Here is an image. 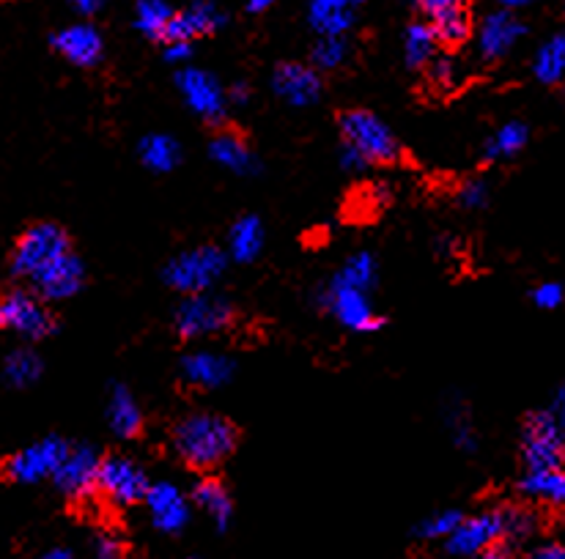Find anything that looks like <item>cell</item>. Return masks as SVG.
Listing matches in <instances>:
<instances>
[{
	"instance_id": "obj_39",
	"label": "cell",
	"mask_w": 565,
	"mask_h": 559,
	"mask_svg": "<svg viewBox=\"0 0 565 559\" xmlns=\"http://www.w3.org/2000/svg\"><path fill=\"white\" fill-rule=\"evenodd\" d=\"M533 302L539 304L541 310H555L565 302V288L561 282H541L533 291Z\"/></svg>"
},
{
	"instance_id": "obj_18",
	"label": "cell",
	"mask_w": 565,
	"mask_h": 559,
	"mask_svg": "<svg viewBox=\"0 0 565 559\" xmlns=\"http://www.w3.org/2000/svg\"><path fill=\"white\" fill-rule=\"evenodd\" d=\"M33 293L39 299H47V302H64V299L75 297L83 286V264L77 261V256H64L58 261H53L50 267H44L42 272L33 275Z\"/></svg>"
},
{
	"instance_id": "obj_24",
	"label": "cell",
	"mask_w": 565,
	"mask_h": 559,
	"mask_svg": "<svg viewBox=\"0 0 565 559\" xmlns=\"http://www.w3.org/2000/svg\"><path fill=\"white\" fill-rule=\"evenodd\" d=\"M107 422H110L113 433L121 439L135 437L143 428V415H140V406L135 404L132 393H129L124 384H113L110 387V400H107Z\"/></svg>"
},
{
	"instance_id": "obj_19",
	"label": "cell",
	"mask_w": 565,
	"mask_h": 559,
	"mask_svg": "<svg viewBox=\"0 0 565 559\" xmlns=\"http://www.w3.org/2000/svg\"><path fill=\"white\" fill-rule=\"evenodd\" d=\"M55 53L64 55L70 64L75 66H94L102 61L105 53V42H102V33L96 31L88 22H75V25H66L64 31H58L53 36Z\"/></svg>"
},
{
	"instance_id": "obj_41",
	"label": "cell",
	"mask_w": 565,
	"mask_h": 559,
	"mask_svg": "<svg viewBox=\"0 0 565 559\" xmlns=\"http://www.w3.org/2000/svg\"><path fill=\"white\" fill-rule=\"evenodd\" d=\"M121 557H124L121 540L113 538V535H99V540H96V559H121Z\"/></svg>"
},
{
	"instance_id": "obj_30",
	"label": "cell",
	"mask_w": 565,
	"mask_h": 559,
	"mask_svg": "<svg viewBox=\"0 0 565 559\" xmlns=\"http://www.w3.org/2000/svg\"><path fill=\"white\" fill-rule=\"evenodd\" d=\"M522 494L533 502L565 507V469L557 472H527L522 480Z\"/></svg>"
},
{
	"instance_id": "obj_27",
	"label": "cell",
	"mask_w": 565,
	"mask_h": 559,
	"mask_svg": "<svg viewBox=\"0 0 565 559\" xmlns=\"http://www.w3.org/2000/svg\"><path fill=\"white\" fill-rule=\"evenodd\" d=\"M138 151L143 165L154 173H171L179 165V160H182V146H179V140L162 132L146 135L140 140Z\"/></svg>"
},
{
	"instance_id": "obj_15",
	"label": "cell",
	"mask_w": 565,
	"mask_h": 559,
	"mask_svg": "<svg viewBox=\"0 0 565 559\" xmlns=\"http://www.w3.org/2000/svg\"><path fill=\"white\" fill-rule=\"evenodd\" d=\"M524 36V22L513 11L497 9L480 22L478 31V53L486 61L505 58L513 44Z\"/></svg>"
},
{
	"instance_id": "obj_7",
	"label": "cell",
	"mask_w": 565,
	"mask_h": 559,
	"mask_svg": "<svg viewBox=\"0 0 565 559\" xmlns=\"http://www.w3.org/2000/svg\"><path fill=\"white\" fill-rule=\"evenodd\" d=\"M149 488V477H146L143 469L135 464L132 459H127V455H107V459H102L96 491L105 499H110L113 505L129 507L138 505V502H146Z\"/></svg>"
},
{
	"instance_id": "obj_40",
	"label": "cell",
	"mask_w": 565,
	"mask_h": 559,
	"mask_svg": "<svg viewBox=\"0 0 565 559\" xmlns=\"http://www.w3.org/2000/svg\"><path fill=\"white\" fill-rule=\"evenodd\" d=\"M456 64L450 58H437L431 66H428V77H431L434 86L439 88H454L456 83Z\"/></svg>"
},
{
	"instance_id": "obj_23",
	"label": "cell",
	"mask_w": 565,
	"mask_h": 559,
	"mask_svg": "<svg viewBox=\"0 0 565 559\" xmlns=\"http://www.w3.org/2000/svg\"><path fill=\"white\" fill-rule=\"evenodd\" d=\"M209 154H212V160L217 162L220 168L236 173V176H250L258 168L256 154L250 151V146H247L245 140H242V135H236L234 129L214 135L212 143H209Z\"/></svg>"
},
{
	"instance_id": "obj_25",
	"label": "cell",
	"mask_w": 565,
	"mask_h": 559,
	"mask_svg": "<svg viewBox=\"0 0 565 559\" xmlns=\"http://www.w3.org/2000/svg\"><path fill=\"white\" fill-rule=\"evenodd\" d=\"M264 247V225L256 214H245L228 230V252L236 264L256 261Z\"/></svg>"
},
{
	"instance_id": "obj_50",
	"label": "cell",
	"mask_w": 565,
	"mask_h": 559,
	"mask_svg": "<svg viewBox=\"0 0 565 559\" xmlns=\"http://www.w3.org/2000/svg\"><path fill=\"white\" fill-rule=\"evenodd\" d=\"M269 9V0H256V3L247 6V14H262V11Z\"/></svg>"
},
{
	"instance_id": "obj_47",
	"label": "cell",
	"mask_w": 565,
	"mask_h": 559,
	"mask_svg": "<svg viewBox=\"0 0 565 559\" xmlns=\"http://www.w3.org/2000/svg\"><path fill=\"white\" fill-rule=\"evenodd\" d=\"M478 559H511V551H508L502 544H497V546H491L489 551H483Z\"/></svg>"
},
{
	"instance_id": "obj_34",
	"label": "cell",
	"mask_w": 565,
	"mask_h": 559,
	"mask_svg": "<svg viewBox=\"0 0 565 559\" xmlns=\"http://www.w3.org/2000/svg\"><path fill=\"white\" fill-rule=\"evenodd\" d=\"M379 269H376V258L371 252H358V256L349 258L343 264L341 272L335 275V280L347 282V286L360 288V291H371L376 286Z\"/></svg>"
},
{
	"instance_id": "obj_32",
	"label": "cell",
	"mask_w": 565,
	"mask_h": 559,
	"mask_svg": "<svg viewBox=\"0 0 565 559\" xmlns=\"http://www.w3.org/2000/svg\"><path fill=\"white\" fill-rule=\"evenodd\" d=\"M177 11L166 0H143L135 9V28L149 39H166Z\"/></svg>"
},
{
	"instance_id": "obj_11",
	"label": "cell",
	"mask_w": 565,
	"mask_h": 559,
	"mask_svg": "<svg viewBox=\"0 0 565 559\" xmlns=\"http://www.w3.org/2000/svg\"><path fill=\"white\" fill-rule=\"evenodd\" d=\"M177 88L182 99L195 116H201L206 123H220L225 118V92L214 75L203 69H179L177 72Z\"/></svg>"
},
{
	"instance_id": "obj_37",
	"label": "cell",
	"mask_w": 565,
	"mask_h": 559,
	"mask_svg": "<svg viewBox=\"0 0 565 559\" xmlns=\"http://www.w3.org/2000/svg\"><path fill=\"white\" fill-rule=\"evenodd\" d=\"M502 513V527H505L508 540H524L527 535H533L535 529V516L524 507H508Z\"/></svg>"
},
{
	"instance_id": "obj_13",
	"label": "cell",
	"mask_w": 565,
	"mask_h": 559,
	"mask_svg": "<svg viewBox=\"0 0 565 559\" xmlns=\"http://www.w3.org/2000/svg\"><path fill=\"white\" fill-rule=\"evenodd\" d=\"M99 466L102 459L96 455L94 448L81 444L70 453V459L64 461V466L55 472L53 483L70 499H88V496L99 494L96 485H99Z\"/></svg>"
},
{
	"instance_id": "obj_17",
	"label": "cell",
	"mask_w": 565,
	"mask_h": 559,
	"mask_svg": "<svg viewBox=\"0 0 565 559\" xmlns=\"http://www.w3.org/2000/svg\"><path fill=\"white\" fill-rule=\"evenodd\" d=\"M273 88L286 105L310 107L321 99V77L313 66L305 64H280L273 75Z\"/></svg>"
},
{
	"instance_id": "obj_5",
	"label": "cell",
	"mask_w": 565,
	"mask_h": 559,
	"mask_svg": "<svg viewBox=\"0 0 565 559\" xmlns=\"http://www.w3.org/2000/svg\"><path fill=\"white\" fill-rule=\"evenodd\" d=\"M225 267H228V258L220 247H195V250L171 258V264L166 267V282L173 291H182L184 297L209 293V288L223 278Z\"/></svg>"
},
{
	"instance_id": "obj_3",
	"label": "cell",
	"mask_w": 565,
	"mask_h": 559,
	"mask_svg": "<svg viewBox=\"0 0 565 559\" xmlns=\"http://www.w3.org/2000/svg\"><path fill=\"white\" fill-rule=\"evenodd\" d=\"M338 127L349 146L358 151L369 165H387L398 157V140L387 123L369 110H347L338 118Z\"/></svg>"
},
{
	"instance_id": "obj_14",
	"label": "cell",
	"mask_w": 565,
	"mask_h": 559,
	"mask_svg": "<svg viewBox=\"0 0 565 559\" xmlns=\"http://www.w3.org/2000/svg\"><path fill=\"white\" fill-rule=\"evenodd\" d=\"M426 22L437 33L439 44L445 47H461L472 33V14L465 3L456 0H426L420 3Z\"/></svg>"
},
{
	"instance_id": "obj_31",
	"label": "cell",
	"mask_w": 565,
	"mask_h": 559,
	"mask_svg": "<svg viewBox=\"0 0 565 559\" xmlns=\"http://www.w3.org/2000/svg\"><path fill=\"white\" fill-rule=\"evenodd\" d=\"M527 127H524L522 121H508L502 123L500 129H497L494 135L489 138V143H486L483 149V157L489 162L494 160H511V157H516L519 151L527 146Z\"/></svg>"
},
{
	"instance_id": "obj_35",
	"label": "cell",
	"mask_w": 565,
	"mask_h": 559,
	"mask_svg": "<svg viewBox=\"0 0 565 559\" xmlns=\"http://www.w3.org/2000/svg\"><path fill=\"white\" fill-rule=\"evenodd\" d=\"M349 58V42L347 36H324L316 42V47L310 50V61H313L316 69H338V66L347 64Z\"/></svg>"
},
{
	"instance_id": "obj_1",
	"label": "cell",
	"mask_w": 565,
	"mask_h": 559,
	"mask_svg": "<svg viewBox=\"0 0 565 559\" xmlns=\"http://www.w3.org/2000/svg\"><path fill=\"white\" fill-rule=\"evenodd\" d=\"M173 450L192 469H214L236 448V428L212 411H195L173 426Z\"/></svg>"
},
{
	"instance_id": "obj_22",
	"label": "cell",
	"mask_w": 565,
	"mask_h": 559,
	"mask_svg": "<svg viewBox=\"0 0 565 559\" xmlns=\"http://www.w3.org/2000/svg\"><path fill=\"white\" fill-rule=\"evenodd\" d=\"M308 22L319 39L347 36L358 22V6L349 0H316L308 9Z\"/></svg>"
},
{
	"instance_id": "obj_8",
	"label": "cell",
	"mask_w": 565,
	"mask_h": 559,
	"mask_svg": "<svg viewBox=\"0 0 565 559\" xmlns=\"http://www.w3.org/2000/svg\"><path fill=\"white\" fill-rule=\"evenodd\" d=\"M0 324L25 341H42L55 330V319L44 308L42 299L31 291L14 288L0 302Z\"/></svg>"
},
{
	"instance_id": "obj_44",
	"label": "cell",
	"mask_w": 565,
	"mask_h": 559,
	"mask_svg": "<svg viewBox=\"0 0 565 559\" xmlns=\"http://www.w3.org/2000/svg\"><path fill=\"white\" fill-rule=\"evenodd\" d=\"M527 559H565V544L539 546Z\"/></svg>"
},
{
	"instance_id": "obj_9",
	"label": "cell",
	"mask_w": 565,
	"mask_h": 559,
	"mask_svg": "<svg viewBox=\"0 0 565 559\" xmlns=\"http://www.w3.org/2000/svg\"><path fill=\"white\" fill-rule=\"evenodd\" d=\"M72 448L61 437H47L42 442L31 444V448H22L20 453H14L6 464V474H9L14 483L31 485L39 483L44 477H55L64 461L70 459Z\"/></svg>"
},
{
	"instance_id": "obj_48",
	"label": "cell",
	"mask_w": 565,
	"mask_h": 559,
	"mask_svg": "<svg viewBox=\"0 0 565 559\" xmlns=\"http://www.w3.org/2000/svg\"><path fill=\"white\" fill-rule=\"evenodd\" d=\"M247 99H250V96H247V88L242 86V83H236V86L231 88V101H234V105H247Z\"/></svg>"
},
{
	"instance_id": "obj_6",
	"label": "cell",
	"mask_w": 565,
	"mask_h": 559,
	"mask_svg": "<svg viewBox=\"0 0 565 559\" xmlns=\"http://www.w3.org/2000/svg\"><path fill=\"white\" fill-rule=\"evenodd\" d=\"M231 321H234V308L223 297H214V293L184 297L177 313H173V326H177L179 337H184V341L217 335Z\"/></svg>"
},
{
	"instance_id": "obj_45",
	"label": "cell",
	"mask_w": 565,
	"mask_h": 559,
	"mask_svg": "<svg viewBox=\"0 0 565 559\" xmlns=\"http://www.w3.org/2000/svg\"><path fill=\"white\" fill-rule=\"evenodd\" d=\"M552 415L557 417V422H561L563 433H565V384L561 389H557V398H555V409H552Z\"/></svg>"
},
{
	"instance_id": "obj_38",
	"label": "cell",
	"mask_w": 565,
	"mask_h": 559,
	"mask_svg": "<svg viewBox=\"0 0 565 559\" xmlns=\"http://www.w3.org/2000/svg\"><path fill=\"white\" fill-rule=\"evenodd\" d=\"M486 201H489V184L483 179H470L465 186L459 190V203L465 208H483Z\"/></svg>"
},
{
	"instance_id": "obj_49",
	"label": "cell",
	"mask_w": 565,
	"mask_h": 559,
	"mask_svg": "<svg viewBox=\"0 0 565 559\" xmlns=\"http://www.w3.org/2000/svg\"><path fill=\"white\" fill-rule=\"evenodd\" d=\"M42 559H75V555L70 549H64V546H58V549H50Z\"/></svg>"
},
{
	"instance_id": "obj_10",
	"label": "cell",
	"mask_w": 565,
	"mask_h": 559,
	"mask_svg": "<svg viewBox=\"0 0 565 559\" xmlns=\"http://www.w3.org/2000/svg\"><path fill=\"white\" fill-rule=\"evenodd\" d=\"M321 304L330 310L338 324L352 332H374L382 326V319H379L374 304H371L369 291H360V288L347 286L341 280H332L321 291Z\"/></svg>"
},
{
	"instance_id": "obj_2",
	"label": "cell",
	"mask_w": 565,
	"mask_h": 559,
	"mask_svg": "<svg viewBox=\"0 0 565 559\" xmlns=\"http://www.w3.org/2000/svg\"><path fill=\"white\" fill-rule=\"evenodd\" d=\"M72 245L64 228L55 223H36L17 239L14 250H11V275L22 280H31L33 275L42 272L58 258L70 256Z\"/></svg>"
},
{
	"instance_id": "obj_28",
	"label": "cell",
	"mask_w": 565,
	"mask_h": 559,
	"mask_svg": "<svg viewBox=\"0 0 565 559\" xmlns=\"http://www.w3.org/2000/svg\"><path fill=\"white\" fill-rule=\"evenodd\" d=\"M192 499H195V505L201 507L209 518H212L214 527H217L220 533L228 527L234 507H231V496H228V491L223 488V483H220V480L203 477L201 483L192 488Z\"/></svg>"
},
{
	"instance_id": "obj_43",
	"label": "cell",
	"mask_w": 565,
	"mask_h": 559,
	"mask_svg": "<svg viewBox=\"0 0 565 559\" xmlns=\"http://www.w3.org/2000/svg\"><path fill=\"white\" fill-rule=\"evenodd\" d=\"M341 165L347 168V171H365V168H369V162L363 160V157L358 154V151L354 149H349V146H343V151H341Z\"/></svg>"
},
{
	"instance_id": "obj_51",
	"label": "cell",
	"mask_w": 565,
	"mask_h": 559,
	"mask_svg": "<svg viewBox=\"0 0 565 559\" xmlns=\"http://www.w3.org/2000/svg\"><path fill=\"white\" fill-rule=\"evenodd\" d=\"M121 559H127V557H121Z\"/></svg>"
},
{
	"instance_id": "obj_33",
	"label": "cell",
	"mask_w": 565,
	"mask_h": 559,
	"mask_svg": "<svg viewBox=\"0 0 565 559\" xmlns=\"http://www.w3.org/2000/svg\"><path fill=\"white\" fill-rule=\"evenodd\" d=\"M3 376L11 387H31L42 376V359L31 348H17V352H11L6 357Z\"/></svg>"
},
{
	"instance_id": "obj_26",
	"label": "cell",
	"mask_w": 565,
	"mask_h": 559,
	"mask_svg": "<svg viewBox=\"0 0 565 559\" xmlns=\"http://www.w3.org/2000/svg\"><path fill=\"white\" fill-rule=\"evenodd\" d=\"M439 39L426 20H417L406 28L404 33V58L409 69H423V66L437 61Z\"/></svg>"
},
{
	"instance_id": "obj_21",
	"label": "cell",
	"mask_w": 565,
	"mask_h": 559,
	"mask_svg": "<svg viewBox=\"0 0 565 559\" xmlns=\"http://www.w3.org/2000/svg\"><path fill=\"white\" fill-rule=\"evenodd\" d=\"M234 373V363L217 352H192L182 359V378L190 387L217 389Z\"/></svg>"
},
{
	"instance_id": "obj_46",
	"label": "cell",
	"mask_w": 565,
	"mask_h": 559,
	"mask_svg": "<svg viewBox=\"0 0 565 559\" xmlns=\"http://www.w3.org/2000/svg\"><path fill=\"white\" fill-rule=\"evenodd\" d=\"M99 9H102V3H96V0H77V3H75V11H77V14H83V17H92Z\"/></svg>"
},
{
	"instance_id": "obj_36",
	"label": "cell",
	"mask_w": 565,
	"mask_h": 559,
	"mask_svg": "<svg viewBox=\"0 0 565 559\" xmlns=\"http://www.w3.org/2000/svg\"><path fill=\"white\" fill-rule=\"evenodd\" d=\"M465 516L459 510H439L434 516H428L426 522H420L417 527V538L423 540H448L456 529L461 527Z\"/></svg>"
},
{
	"instance_id": "obj_29",
	"label": "cell",
	"mask_w": 565,
	"mask_h": 559,
	"mask_svg": "<svg viewBox=\"0 0 565 559\" xmlns=\"http://www.w3.org/2000/svg\"><path fill=\"white\" fill-rule=\"evenodd\" d=\"M533 72L544 86L565 83V31L552 33V36L541 44L533 61Z\"/></svg>"
},
{
	"instance_id": "obj_42",
	"label": "cell",
	"mask_w": 565,
	"mask_h": 559,
	"mask_svg": "<svg viewBox=\"0 0 565 559\" xmlns=\"http://www.w3.org/2000/svg\"><path fill=\"white\" fill-rule=\"evenodd\" d=\"M190 55H192V44L166 42V61H171V64H188Z\"/></svg>"
},
{
	"instance_id": "obj_4",
	"label": "cell",
	"mask_w": 565,
	"mask_h": 559,
	"mask_svg": "<svg viewBox=\"0 0 565 559\" xmlns=\"http://www.w3.org/2000/svg\"><path fill=\"white\" fill-rule=\"evenodd\" d=\"M522 459L527 472L565 469V433L552 411H535L522 428Z\"/></svg>"
},
{
	"instance_id": "obj_20",
	"label": "cell",
	"mask_w": 565,
	"mask_h": 559,
	"mask_svg": "<svg viewBox=\"0 0 565 559\" xmlns=\"http://www.w3.org/2000/svg\"><path fill=\"white\" fill-rule=\"evenodd\" d=\"M225 25V14L214 3H192L188 9L177 11L171 28H168L166 42H192L198 36L217 31Z\"/></svg>"
},
{
	"instance_id": "obj_16",
	"label": "cell",
	"mask_w": 565,
	"mask_h": 559,
	"mask_svg": "<svg viewBox=\"0 0 565 559\" xmlns=\"http://www.w3.org/2000/svg\"><path fill=\"white\" fill-rule=\"evenodd\" d=\"M146 507H149L151 524H154L160 533L177 535L188 527L190 522V505L184 499L182 491L173 483H151L149 496H146Z\"/></svg>"
},
{
	"instance_id": "obj_12",
	"label": "cell",
	"mask_w": 565,
	"mask_h": 559,
	"mask_svg": "<svg viewBox=\"0 0 565 559\" xmlns=\"http://www.w3.org/2000/svg\"><path fill=\"white\" fill-rule=\"evenodd\" d=\"M502 538H505L502 513H478V516L465 518L461 527L445 540V551L454 557H480Z\"/></svg>"
}]
</instances>
